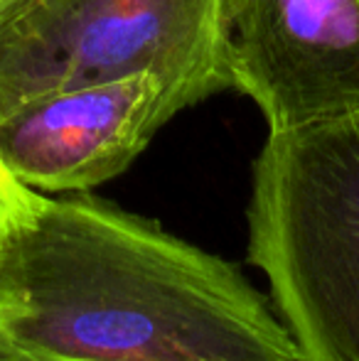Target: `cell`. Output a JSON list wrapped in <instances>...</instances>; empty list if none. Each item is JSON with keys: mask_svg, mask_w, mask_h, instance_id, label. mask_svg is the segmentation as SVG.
<instances>
[{"mask_svg": "<svg viewBox=\"0 0 359 361\" xmlns=\"http://www.w3.org/2000/svg\"><path fill=\"white\" fill-rule=\"evenodd\" d=\"M0 268L35 361H303L236 266L87 192H37L0 231Z\"/></svg>", "mask_w": 359, "mask_h": 361, "instance_id": "6da1fadb", "label": "cell"}, {"mask_svg": "<svg viewBox=\"0 0 359 361\" xmlns=\"http://www.w3.org/2000/svg\"><path fill=\"white\" fill-rule=\"evenodd\" d=\"M246 219L300 359L359 361V114L269 133Z\"/></svg>", "mask_w": 359, "mask_h": 361, "instance_id": "7a4b0ae2", "label": "cell"}, {"mask_svg": "<svg viewBox=\"0 0 359 361\" xmlns=\"http://www.w3.org/2000/svg\"><path fill=\"white\" fill-rule=\"evenodd\" d=\"M234 0H30L0 23V121L77 86L155 74L180 111L231 89Z\"/></svg>", "mask_w": 359, "mask_h": 361, "instance_id": "3957f363", "label": "cell"}, {"mask_svg": "<svg viewBox=\"0 0 359 361\" xmlns=\"http://www.w3.org/2000/svg\"><path fill=\"white\" fill-rule=\"evenodd\" d=\"M231 89L269 133L359 114V0H234Z\"/></svg>", "mask_w": 359, "mask_h": 361, "instance_id": "277c9868", "label": "cell"}, {"mask_svg": "<svg viewBox=\"0 0 359 361\" xmlns=\"http://www.w3.org/2000/svg\"><path fill=\"white\" fill-rule=\"evenodd\" d=\"M173 116L150 72L57 91L0 121V160L42 195L89 192L128 170Z\"/></svg>", "mask_w": 359, "mask_h": 361, "instance_id": "5b68a950", "label": "cell"}, {"mask_svg": "<svg viewBox=\"0 0 359 361\" xmlns=\"http://www.w3.org/2000/svg\"><path fill=\"white\" fill-rule=\"evenodd\" d=\"M35 195L37 192L15 180L5 162L0 160V231H5L15 219L30 209Z\"/></svg>", "mask_w": 359, "mask_h": 361, "instance_id": "8992f818", "label": "cell"}, {"mask_svg": "<svg viewBox=\"0 0 359 361\" xmlns=\"http://www.w3.org/2000/svg\"><path fill=\"white\" fill-rule=\"evenodd\" d=\"M0 361H35L13 339V332L8 327V317H5V305H0Z\"/></svg>", "mask_w": 359, "mask_h": 361, "instance_id": "52a82bcc", "label": "cell"}, {"mask_svg": "<svg viewBox=\"0 0 359 361\" xmlns=\"http://www.w3.org/2000/svg\"><path fill=\"white\" fill-rule=\"evenodd\" d=\"M28 3L30 0H0V23L8 20L10 15H15L23 5H28Z\"/></svg>", "mask_w": 359, "mask_h": 361, "instance_id": "ba28073f", "label": "cell"}, {"mask_svg": "<svg viewBox=\"0 0 359 361\" xmlns=\"http://www.w3.org/2000/svg\"><path fill=\"white\" fill-rule=\"evenodd\" d=\"M8 302H10V293H8V286H5L3 268H0V305H8Z\"/></svg>", "mask_w": 359, "mask_h": 361, "instance_id": "9c48e42d", "label": "cell"}]
</instances>
